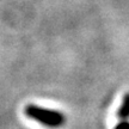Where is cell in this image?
<instances>
[{
  "mask_svg": "<svg viewBox=\"0 0 129 129\" xmlns=\"http://www.w3.org/2000/svg\"><path fill=\"white\" fill-rule=\"evenodd\" d=\"M24 114L30 120L35 121L47 128H60L66 123V116L55 109H49L37 104H28L24 108Z\"/></svg>",
  "mask_w": 129,
  "mask_h": 129,
  "instance_id": "obj_1",
  "label": "cell"
},
{
  "mask_svg": "<svg viewBox=\"0 0 129 129\" xmlns=\"http://www.w3.org/2000/svg\"><path fill=\"white\" fill-rule=\"evenodd\" d=\"M117 118H120L121 121L129 120V92H127L122 98L118 110H117Z\"/></svg>",
  "mask_w": 129,
  "mask_h": 129,
  "instance_id": "obj_2",
  "label": "cell"
},
{
  "mask_svg": "<svg viewBox=\"0 0 129 129\" xmlns=\"http://www.w3.org/2000/svg\"><path fill=\"white\" fill-rule=\"evenodd\" d=\"M114 129H129V121H120L114 127Z\"/></svg>",
  "mask_w": 129,
  "mask_h": 129,
  "instance_id": "obj_3",
  "label": "cell"
}]
</instances>
